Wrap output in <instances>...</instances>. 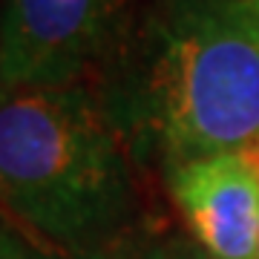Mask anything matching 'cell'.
Returning <instances> with one entry per match:
<instances>
[{"instance_id":"cell-4","label":"cell","mask_w":259,"mask_h":259,"mask_svg":"<svg viewBox=\"0 0 259 259\" xmlns=\"http://www.w3.org/2000/svg\"><path fill=\"white\" fill-rule=\"evenodd\" d=\"M173 202L210 259H259V170L250 150L167 167Z\"/></svg>"},{"instance_id":"cell-8","label":"cell","mask_w":259,"mask_h":259,"mask_svg":"<svg viewBox=\"0 0 259 259\" xmlns=\"http://www.w3.org/2000/svg\"><path fill=\"white\" fill-rule=\"evenodd\" d=\"M250 3H253V6H256V9H259V0H250Z\"/></svg>"},{"instance_id":"cell-6","label":"cell","mask_w":259,"mask_h":259,"mask_svg":"<svg viewBox=\"0 0 259 259\" xmlns=\"http://www.w3.org/2000/svg\"><path fill=\"white\" fill-rule=\"evenodd\" d=\"M40 259H118V256H110L104 250H90V253H75V256H40Z\"/></svg>"},{"instance_id":"cell-2","label":"cell","mask_w":259,"mask_h":259,"mask_svg":"<svg viewBox=\"0 0 259 259\" xmlns=\"http://www.w3.org/2000/svg\"><path fill=\"white\" fill-rule=\"evenodd\" d=\"M127 136L87 83H0V207L64 256L90 253L130 219Z\"/></svg>"},{"instance_id":"cell-5","label":"cell","mask_w":259,"mask_h":259,"mask_svg":"<svg viewBox=\"0 0 259 259\" xmlns=\"http://www.w3.org/2000/svg\"><path fill=\"white\" fill-rule=\"evenodd\" d=\"M0 259H40L32 256V248L26 245V239L15 233L12 222L0 213Z\"/></svg>"},{"instance_id":"cell-7","label":"cell","mask_w":259,"mask_h":259,"mask_svg":"<svg viewBox=\"0 0 259 259\" xmlns=\"http://www.w3.org/2000/svg\"><path fill=\"white\" fill-rule=\"evenodd\" d=\"M250 153H253V161H256V170H259V147H253Z\"/></svg>"},{"instance_id":"cell-1","label":"cell","mask_w":259,"mask_h":259,"mask_svg":"<svg viewBox=\"0 0 259 259\" xmlns=\"http://www.w3.org/2000/svg\"><path fill=\"white\" fill-rule=\"evenodd\" d=\"M104 104L167 167L259 147V9L150 0L107 64Z\"/></svg>"},{"instance_id":"cell-3","label":"cell","mask_w":259,"mask_h":259,"mask_svg":"<svg viewBox=\"0 0 259 259\" xmlns=\"http://www.w3.org/2000/svg\"><path fill=\"white\" fill-rule=\"evenodd\" d=\"M130 26L133 0H0V83H81L110 64Z\"/></svg>"}]
</instances>
